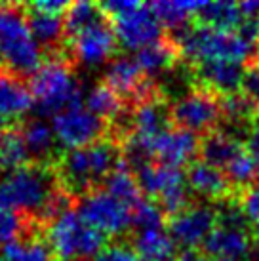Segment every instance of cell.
<instances>
[{"mask_svg":"<svg viewBox=\"0 0 259 261\" xmlns=\"http://www.w3.org/2000/svg\"><path fill=\"white\" fill-rule=\"evenodd\" d=\"M130 244L143 261L170 259L175 252V242L170 237V232H166L164 229L136 232L130 239Z\"/></svg>","mask_w":259,"mask_h":261,"instance_id":"484cf974","label":"cell"},{"mask_svg":"<svg viewBox=\"0 0 259 261\" xmlns=\"http://www.w3.org/2000/svg\"><path fill=\"white\" fill-rule=\"evenodd\" d=\"M0 261H4V259H0Z\"/></svg>","mask_w":259,"mask_h":261,"instance_id":"b9f144b4","label":"cell"},{"mask_svg":"<svg viewBox=\"0 0 259 261\" xmlns=\"http://www.w3.org/2000/svg\"><path fill=\"white\" fill-rule=\"evenodd\" d=\"M63 19L67 40L84 33V31L92 29L99 23L109 21L105 12L101 10V4H95V2H72L67 8Z\"/></svg>","mask_w":259,"mask_h":261,"instance_id":"4316f807","label":"cell"},{"mask_svg":"<svg viewBox=\"0 0 259 261\" xmlns=\"http://www.w3.org/2000/svg\"><path fill=\"white\" fill-rule=\"evenodd\" d=\"M103 191L109 193L111 196H115L118 202L126 204L130 210H134L137 204L143 200V193L139 189V183H137L136 175L130 172L128 168L122 166L115 170L113 174L109 175L105 183H103Z\"/></svg>","mask_w":259,"mask_h":261,"instance_id":"f1b7e54d","label":"cell"},{"mask_svg":"<svg viewBox=\"0 0 259 261\" xmlns=\"http://www.w3.org/2000/svg\"><path fill=\"white\" fill-rule=\"evenodd\" d=\"M124 107H126V103L105 82H97L95 86L90 88L86 95V109L105 122H111Z\"/></svg>","mask_w":259,"mask_h":261,"instance_id":"4dcf8cb0","label":"cell"},{"mask_svg":"<svg viewBox=\"0 0 259 261\" xmlns=\"http://www.w3.org/2000/svg\"><path fill=\"white\" fill-rule=\"evenodd\" d=\"M51 128L59 143L69 147V151L94 145L109 134V122L80 105L54 116Z\"/></svg>","mask_w":259,"mask_h":261,"instance_id":"9c48e42d","label":"cell"},{"mask_svg":"<svg viewBox=\"0 0 259 261\" xmlns=\"http://www.w3.org/2000/svg\"><path fill=\"white\" fill-rule=\"evenodd\" d=\"M185 177H187L189 189L206 200L225 202L229 198H237L235 191L230 187L229 177L225 175L223 170L210 166L202 160H194L189 166Z\"/></svg>","mask_w":259,"mask_h":261,"instance_id":"ac0fdd59","label":"cell"},{"mask_svg":"<svg viewBox=\"0 0 259 261\" xmlns=\"http://www.w3.org/2000/svg\"><path fill=\"white\" fill-rule=\"evenodd\" d=\"M27 8L35 10V12H40V14L65 15L67 8H69V2H63V0H36V2L27 4Z\"/></svg>","mask_w":259,"mask_h":261,"instance_id":"e575fe53","label":"cell"},{"mask_svg":"<svg viewBox=\"0 0 259 261\" xmlns=\"http://www.w3.org/2000/svg\"><path fill=\"white\" fill-rule=\"evenodd\" d=\"M31 90L40 115L56 116L67 109L79 107L82 86L74 73V61L67 50L46 54L42 65L31 76Z\"/></svg>","mask_w":259,"mask_h":261,"instance_id":"7a4b0ae2","label":"cell"},{"mask_svg":"<svg viewBox=\"0 0 259 261\" xmlns=\"http://www.w3.org/2000/svg\"><path fill=\"white\" fill-rule=\"evenodd\" d=\"M4 261H56V257L44 231H38L4 246Z\"/></svg>","mask_w":259,"mask_h":261,"instance_id":"83f0119b","label":"cell"},{"mask_svg":"<svg viewBox=\"0 0 259 261\" xmlns=\"http://www.w3.org/2000/svg\"><path fill=\"white\" fill-rule=\"evenodd\" d=\"M33 107L35 95L29 79L0 65V116L6 122H14Z\"/></svg>","mask_w":259,"mask_h":261,"instance_id":"2e32d148","label":"cell"},{"mask_svg":"<svg viewBox=\"0 0 259 261\" xmlns=\"http://www.w3.org/2000/svg\"><path fill=\"white\" fill-rule=\"evenodd\" d=\"M27 21H29L31 35L42 50L46 48L48 54H54V51H61L65 48L67 37H65L63 15L40 14V12L27 8Z\"/></svg>","mask_w":259,"mask_h":261,"instance_id":"44dd1931","label":"cell"},{"mask_svg":"<svg viewBox=\"0 0 259 261\" xmlns=\"http://www.w3.org/2000/svg\"><path fill=\"white\" fill-rule=\"evenodd\" d=\"M152 152L160 164L181 170L183 166H191L200 154V139L193 132L173 128L157 139Z\"/></svg>","mask_w":259,"mask_h":261,"instance_id":"e0dca14e","label":"cell"},{"mask_svg":"<svg viewBox=\"0 0 259 261\" xmlns=\"http://www.w3.org/2000/svg\"><path fill=\"white\" fill-rule=\"evenodd\" d=\"M257 240L252 227H229L216 225L208 239L202 242V254L212 261H246Z\"/></svg>","mask_w":259,"mask_h":261,"instance_id":"4fadbf2b","label":"cell"},{"mask_svg":"<svg viewBox=\"0 0 259 261\" xmlns=\"http://www.w3.org/2000/svg\"><path fill=\"white\" fill-rule=\"evenodd\" d=\"M59 187L54 164L29 162L0 181V210L21 212L38 221Z\"/></svg>","mask_w":259,"mask_h":261,"instance_id":"277c9868","label":"cell"},{"mask_svg":"<svg viewBox=\"0 0 259 261\" xmlns=\"http://www.w3.org/2000/svg\"><path fill=\"white\" fill-rule=\"evenodd\" d=\"M242 151H244L242 141H238L237 138H232L221 130H214L202 136L198 156L202 159V162H206L210 166L225 170Z\"/></svg>","mask_w":259,"mask_h":261,"instance_id":"7402d4cb","label":"cell"},{"mask_svg":"<svg viewBox=\"0 0 259 261\" xmlns=\"http://www.w3.org/2000/svg\"><path fill=\"white\" fill-rule=\"evenodd\" d=\"M179 261H212V259H208L202 252H196V250H185V252L181 254Z\"/></svg>","mask_w":259,"mask_h":261,"instance_id":"74e56055","label":"cell"},{"mask_svg":"<svg viewBox=\"0 0 259 261\" xmlns=\"http://www.w3.org/2000/svg\"><path fill=\"white\" fill-rule=\"evenodd\" d=\"M130 109H132L130 136L139 139L152 151L157 139L172 130V105L159 90L157 94H151L149 97L137 101L136 105H130Z\"/></svg>","mask_w":259,"mask_h":261,"instance_id":"30bf717a","label":"cell"},{"mask_svg":"<svg viewBox=\"0 0 259 261\" xmlns=\"http://www.w3.org/2000/svg\"><path fill=\"white\" fill-rule=\"evenodd\" d=\"M238 202L244 210V216L248 221L252 223L255 232L259 231V183H255L253 187H250L246 193L238 196Z\"/></svg>","mask_w":259,"mask_h":261,"instance_id":"836d02e7","label":"cell"},{"mask_svg":"<svg viewBox=\"0 0 259 261\" xmlns=\"http://www.w3.org/2000/svg\"><path fill=\"white\" fill-rule=\"evenodd\" d=\"M242 21H244V15L240 12V6L229 0L202 2L198 14L194 15V23L216 31H229V33L232 29H238Z\"/></svg>","mask_w":259,"mask_h":261,"instance_id":"603a6c76","label":"cell"},{"mask_svg":"<svg viewBox=\"0 0 259 261\" xmlns=\"http://www.w3.org/2000/svg\"><path fill=\"white\" fill-rule=\"evenodd\" d=\"M191 67V65H189ZM193 69L194 82L198 86L212 90L219 97L230 94H238L244 88L246 69L242 63L232 61H208L200 65L191 67Z\"/></svg>","mask_w":259,"mask_h":261,"instance_id":"9a60e30c","label":"cell"},{"mask_svg":"<svg viewBox=\"0 0 259 261\" xmlns=\"http://www.w3.org/2000/svg\"><path fill=\"white\" fill-rule=\"evenodd\" d=\"M111 25H113L116 40L122 44V48L126 50L139 51L141 48L162 38L160 23L154 17L149 4H141L134 12L111 19Z\"/></svg>","mask_w":259,"mask_h":261,"instance_id":"5bb4252c","label":"cell"},{"mask_svg":"<svg viewBox=\"0 0 259 261\" xmlns=\"http://www.w3.org/2000/svg\"><path fill=\"white\" fill-rule=\"evenodd\" d=\"M116 44L118 40H116L111 19H109L65 40V50L69 54V58L74 61V65L84 63L88 67H95L115 58L116 48H118Z\"/></svg>","mask_w":259,"mask_h":261,"instance_id":"8fae6325","label":"cell"},{"mask_svg":"<svg viewBox=\"0 0 259 261\" xmlns=\"http://www.w3.org/2000/svg\"><path fill=\"white\" fill-rule=\"evenodd\" d=\"M44 234L58 261H86L107 246V234L88 225L76 210L46 225Z\"/></svg>","mask_w":259,"mask_h":261,"instance_id":"8992f818","label":"cell"},{"mask_svg":"<svg viewBox=\"0 0 259 261\" xmlns=\"http://www.w3.org/2000/svg\"><path fill=\"white\" fill-rule=\"evenodd\" d=\"M162 261H179V259H173V257H170V259H162Z\"/></svg>","mask_w":259,"mask_h":261,"instance_id":"ab89813d","label":"cell"},{"mask_svg":"<svg viewBox=\"0 0 259 261\" xmlns=\"http://www.w3.org/2000/svg\"><path fill=\"white\" fill-rule=\"evenodd\" d=\"M44 229H46L44 225H40L27 214L15 210H0V246H8L15 240Z\"/></svg>","mask_w":259,"mask_h":261,"instance_id":"f546056e","label":"cell"},{"mask_svg":"<svg viewBox=\"0 0 259 261\" xmlns=\"http://www.w3.org/2000/svg\"><path fill=\"white\" fill-rule=\"evenodd\" d=\"M164 223H168V218L157 200L143 198L132 210V227H136L137 232L157 231V229H162Z\"/></svg>","mask_w":259,"mask_h":261,"instance_id":"1f68e13d","label":"cell"},{"mask_svg":"<svg viewBox=\"0 0 259 261\" xmlns=\"http://www.w3.org/2000/svg\"><path fill=\"white\" fill-rule=\"evenodd\" d=\"M80 218L88 225L95 227L103 234H122L132 227V210L126 204L118 202L115 196L97 189L76 200Z\"/></svg>","mask_w":259,"mask_h":261,"instance_id":"ba28073f","label":"cell"},{"mask_svg":"<svg viewBox=\"0 0 259 261\" xmlns=\"http://www.w3.org/2000/svg\"><path fill=\"white\" fill-rule=\"evenodd\" d=\"M94 261H143L130 242H113L95 255Z\"/></svg>","mask_w":259,"mask_h":261,"instance_id":"d6a6232c","label":"cell"},{"mask_svg":"<svg viewBox=\"0 0 259 261\" xmlns=\"http://www.w3.org/2000/svg\"><path fill=\"white\" fill-rule=\"evenodd\" d=\"M240 12L244 17H257L259 15V0H248V2H240Z\"/></svg>","mask_w":259,"mask_h":261,"instance_id":"8d00e7d4","label":"cell"},{"mask_svg":"<svg viewBox=\"0 0 259 261\" xmlns=\"http://www.w3.org/2000/svg\"><path fill=\"white\" fill-rule=\"evenodd\" d=\"M242 92H244L246 95H250L253 101L259 105V67L257 65H250V67H248Z\"/></svg>","mask_w":259,"mask_h":261,"instance_id":"d590c367","label":"cell"},{"mask_svg":"<svg viewBox=\"0 0 259 261\" xmlns=\"http://www.w3.org/2000/svg\"><path fill=\"white\" fill-rule=\"evenodd\" d=\"M29 162L31 156L19 124L4 128L0 132V174H12Z\"/></svg>","mask_w":259,"mask_h":261,"instance_id":"d4e9b609","label":"cell"},{"mask_svg":"<svg viewBox=\"0 0 259 261\" xmlns=\"http://www.w3.org/2000/svg\"><path fill=\"white\" fill-rule=\"evenodd\" d=\"M217 225V208L206 202H193L177 216L168 219L170 237L175 244L194 250L208 239Z\"/></svg>","mask_w":259,"mask_h":261,"instance_id":"7c38bea8","label":"cell"},{"mask_svg":"<svg viewBox=\"0 0 259 261\" xmlns=\"http://www.w3.org/2000/svg\"><path fill=\"white\" fill-rule=\"evenodd\" d=\"M221 103L212 90L194 84L191 90L172 103V122L179 130L206 136L219 128Z\"/></svg>","mask_w":259,"mask_h":261,"instance_id":"52a82bcc","label":"cell"},{"mask_svg":"<svg viewBox=\"0 0 259 261\" xmlns=\"http://www.w3.org/2000/svg\"><path fill=\"white\" fill-rule=\"evenodd\" d=\"M170 38L177 44L183 61L191 67L208 61H232L242 65H250L253 61L255 48L246 42L237 31H216L198 23H191L187 29Z\"/></svg>","mask_w":259,"mask_h":261,"instance_id":"3957f363","label":"cell"},{"mask_svg":"<svg viewBox=\"0 0 259 261\" xmlns=\"http://www.w3.org/2000/svg\"><path fill=\"white\" fill-rule=\"evenodd\" d=\"M120 166L122 145L109 134L94 145L61 152L54 164L61 189L76 200L103 187L105 179Z\"/></svg>","mask_w":259,"mask_h":261,"instance_id":"6da1fadb","label":"cell"},{"mask_svg":"<svg viewBox=\"0 0 259 261\" xmlns=\"http://www.w3.org/2000/svg\"><path fill=\"white\" fill-rule=\"evenodd\" d=\"M255 128H257V130H259V118H257V122H255Z\"/></svg>","mask_w":259,"mask_h":261,"instance_id":"60d3db41","label":"cell"},{"mask_svg":"<svg viewBox=\"0 0 259 261\" xmlns=\"http://www.w3.org/2000/svg\"><path fill=\"white\" fill-rule=\"evenodd\" d=\"M42 61L44 50L31 35L25 4H0V65L33 76Z\"/></svg>","mask_w":259,"mask_h":261,"instance_id":"5b68a950","label":"cell"},{"mask_svg":"<svg viewBox=\"0 0 259 261\" xmlns=\"http://www.w3.org/2000/svg\"><path fill=\"white\" fill-rule=\"evenodd\" d=\"M202 2H152L149 8L152 10L154 17L159 19L160 27L168 29V35H177L179 31L187 29L191 25V17L198 14Z\"/></svg>","mask_w":259,"mask_h":261,"instance_id":"cb8c5ba5","label":"cell"},{"mask_svg":"<svg viewBox=\"0 0 259 261\" xmlns=\"http://www.w3.org/2000/svg\"><path fill=\"white\" fill-rule=\"evenodd\" d=\"M136 61L143 69V73L154 80L157 76H164V74L172 73L183 61V58H181L177 44L170 37H162L157 42L149 44L137 51Z\"/></svg>","mask_w":259,"mask_h":261,"instance_id":"ffe728a7","label":"cell"},{"mask_svg":"<svg viewBox=\"0 0 259 261\" xmlns=\"http://www.w3.org/2000/svg\"><path fill=\"white\" fill-rule=\"evenodd\" d=\"M4 128H8V126H6V120H4L2 116H0V132L4 130Z\"/></svg>","mask_w":259,"mask_h":261,"instance_id":"f35d334b","label":"cell"},{"mask_svg":"<svg viewBox=\"0 0 259 261\" xmlns=\"http://www.w3.org/2000/svg\"><path fill=\"white\" fill-rule=\"evenodd\" d=\"M19 128L29 151L31 162H42V164L58 162V138L51 126H48L42 118H31V120H21Z\"/></svg>","mask_w":259,"mask_h":261,"instance_id":"d6986e66","label":"cell"}]
</instances>
